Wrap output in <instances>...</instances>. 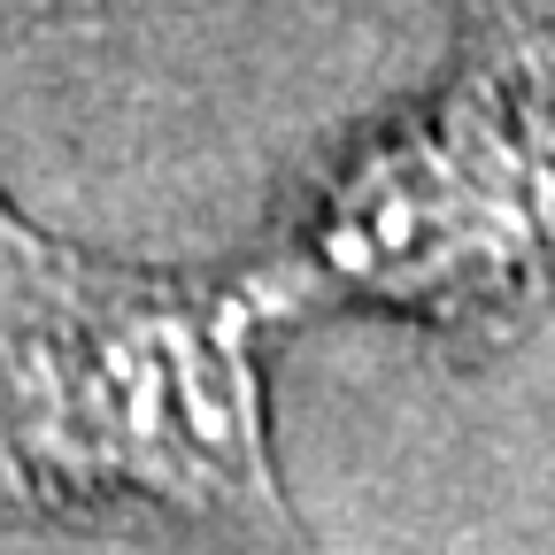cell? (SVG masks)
Wrapping results in <instances>:
<instances>
[{"label": "cell", "mask_w": 555, "mask_h": 555, "mask_svg": "<svg viewBox=\"0 0 555 555\" xmlns=\"http://www.w3.org/2000/svg\"><path fill=\"white\" fill-rule=\"evenodd\" d=\"M78 9H116V0H0V24H47V16H78Z\"/></svg>", "instance_id": "cell-3"}, {"label": "cell", "mask_w": 555, "mask_h": 555, "mask_svg": "<svg viewBox=\"0 0 555 555\" xmlns=\"http://www.w3.org/2000/svg\"><path fill=\"white\" fill-rule=\"evenodd\" d=\"M294 301L286 262L139 270L0 193V532L324 555L270 440L262 339Z\"/></svg>", "instance_id": "cell-1"}, {"label": "cell", "mask_w": 555, "mask_h": 555, "mask_svg": "<svg viewBox=\"0 0 555 555\" xmlns=\"http://www.w3.org/2000/svg\"><path fill=\"white\" fill-rule=\"evenodd\" d=\"M294 286L440 332H502L555 294V31H494L332 170Z\"/></svg>", "instance_id": "cell-2"}]
</instances>
